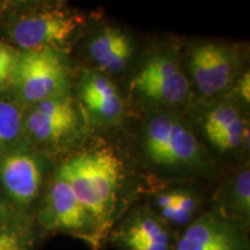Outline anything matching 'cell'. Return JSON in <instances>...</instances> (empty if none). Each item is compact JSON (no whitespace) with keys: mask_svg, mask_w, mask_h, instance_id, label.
Segmentation results:
<instances>
[{"mask_svg":"<svg viewBox=\"0 0 250 250\" xmlns=\"http://www.w3.org/2000/svg\"><path fill=\"white\" fill-rule=\"evenodd\" d=\"M55 170L70 184L105 240L118 219L136 204L137 188L129 169L110 146L95 145L72 153Z\"/></svg>","mask_w":250,"mask_h":250,"instance_id":"1","label":"cell"},{"mask_svg":"<svg viewBox=\"0 0 250 250\" xmlns=\"http://www.w3.org/2000/svg\"><path fill=\"white\" fill-rule=\"evenodd\" d=\"M138 149L145 165L161 177H204L214 167L208 148L179 112L145 115L138 132Z\"/></svg>","mask_w":250,"mask_h":250,"instance_id":"2","label":"cell"},{"mask_svg":"<svg viewBox=\"0 0 250 250\" xmlns=\"http://www.w3.org/2000/svg\"><path fill=\"white\" fill-rule=\"evenodd\" d=\"M191 93L181 50L171 43L151 46L140 58L129 81L131 102L144 116L160 111L181 114L189 104Z\"/></svg>","mask_w":250,"mask_h":250,"instance_id":"3","label":"cell"},{"mask_svg":"<svg viewBox=\"0 0 250 250\" xmlns=\"http://www.w3.org/2000/svg\"><path fill=\"white\" fill-rule=\"evenodd\" d=\"M86 21L83 14L61 2L19 9L6 22L5 34L19 51L56 50L66 54Z\"/></svg>","mask_w":250,"mask_h":250,"instance_id":"4","label":"cell"},{"mask_svg":"<svg viewBox=\"0 0 250 250\" xmlns=\"http://www.w3.org/2000/svg\"><path fill=\"white\" fill-rule=\"evenodd\" d=\"M188 80L199 101L229 92L236 78L246 70V51L227 41H196L181 51Z\"/></svg>","mask_w":250,"mask_h":250,"instance_id":"5","label":"cell"},{"mask_svg":"<svg viewBox=\"0 0 250 250\" xmlns=\"http://www.w3.org/2000/svg\"><path fill=\"white\" fill-rule=\"evenodd\" d=\"M34 223L45 234H65L100 250L107 242L92 214L81 204L66 181L54 169Z\"/></svg>","mask_w":250,"mask_h":250,"instance_id":"6","label":"cell"},{"mask_svg":"<svg viewBox=\"0 0 250 250\" xmlns=\"http://www.w3.org/2000/svg\"><path fill=\"white\" fill-rule=\"evenodd\" d=\"M42 151L17 145L0 153V190L21 217L34 220L49 179V161Z\"/></svg>","mask_w":250,"mask_h":250,"instance_id":"7","label":"cell"},{"mask_svg":"<svg viewBox=\"0 0 250 250\" xmlns=\"http://www.w3.org/2000/svg\"><path fill=\"white\" fill-rule=\"evenodd\" d=\"M86 121L71 92L28 107L23 122V139L36 149H70L85 134Z\"/></svg>","mask_w":250,"mask_h":250,"instance_id":"8","label":"cell"},{"mask_svg":"<svg viewBox=\"0 0 250 250\" xmlns=\"http://www.w3.org/2000/svg\"><path fill=\"white\" fill-rule=\"evenodd\" d=\"M7 87L9 95L26 108L71 92L66 54L56 50L20 51Z\"/></svg>","mask_w":250,"mask_h":250,"instance_id":"9","label":"cell"},{"mask_svg":"<svg viewBox=\"0 0 250 250\" xmlns=\"http://www.w3.org/2000/svg\"><path fill=\"white\" fill-rule=\"evenodd\" d=\"M177 237L146 203H136L111 227L107 242L118 250H175Z\"/></svg>","mask_w":250,"mask_h":250,"instance_id":"10","label":"cell"},{"mask_svg":"<svg viewBox=\"0 0 250 250\" xmlns=\"http://www.w3.org/2000/svg\"><path fill=\"white\" fill-rule=\"evenodd\" d=\"M250 225L206 210L177 237L175 250H250Z\"/></svg>","mask_w":250,"mask_h":250,"instance_id":"11","label":"cell"},{"mask_svg":"<svg viewBox=\"0 0 250 250\" xmlns=\"http://www.w3.org/2000/svg\"><path fill=\"white\" fill-rule=\"evenodd\" d=\"M79 100L90 120L103 126L120 124L126 111L123 94L110 77L95 68L80 76Z\"/></svg>","mask_w":250,"mask_h":250,"instance_id":"12","label":"cell"},{"mask_svg":"<svg viewBox=\"0 0 250 250\" xmlns=\"http://www.w3.org/2000/svg\"><path fill=\"white\" fill-rule=\"evenodd\" d=\"M145 203L179 235L208 208V203L198 190L184 184L153 189Z\"/></svg>","mask_w":250,"mask_h":250,"instance_id":"13","label":"cell"},{"mask_svg":"<svg viewBox=\"0 0 250 250\" xmlns=\"http://www.w3.org/2000/svg\"><path fill=\"white\" fill-rule=\"evenodd\" d=\"M134 50L132 35L116 26L102 27L87 42V54L95 70L110 78L124 73L130 67Z\"/></svg>","mask_w":250,"mask_h":250,"instance_id":"14","label":"cell"},{"mask_svg":"<svg viewBox=\"0 0 250 250\" xmlns=\"http://www.w3.org/2000/svg\"><path fill=\"white\" fill-rule=\"evenodd\" d=\"M211 210L234 220L250 225V168L249 164L237 168L229 180L208 204Z\"/></svg>","mask_w":250,"mask_h":250,"instance_id":"15","label":"cell"},{"mask_svg":"<svg viewBox=\"0 0 250 250\" xmlns=\"http://www.w3.org/2000/svg\"><path fill=\"white\" fill-rule=\"evenodd\" d=\"M197 123L204 139L210 144L219 133L246 118V108L229 93L198 101Z\"/></svg>","mask_w":250,"mask_h":250,"instance_id":"16","label":"cell"},{"mask_svg":"<svg viewBox=\"0 0 250 250\" xmlns=\"http://www.w3.org/2000/svg\"><path fill=\"white\" fill-rule=\"evenodd\" d=\"M27 108L11 95L0 96V153L23 139V122Z\"/></svg>","mask_w":250,"mask_h":250,"instance_id":"17","label":"cell"},{"mask_svg":"<svg viewBox=\"0 0 250 250\" xmlns=\"http://www.w3.org/2000/svg\"><path fill=\"white\" fill-rule=\"evenodd\" d=\"M39 230L29 219L0 224V250H35Z\"/></svg>","mask_w":250,"mask_h":250,"instance_id":"18","label":"cell"},{"mask_svg":"<svg viewBox=\"0 0 250 250\" xmlns=\"http://www.w3.org/2000/svg\"><path fill=\"white\" fill-rule=\"evenodd\" d=\"M20 51L0 41V87H7L17 65Z\"/></svg>","mask_w":250,"mask_h":250,"instance_id":"19","label":"cell"},{"mask_svg":"<svg viewBox=\"0 0 250 250\" xmlns=\"http://www.w3.org/2000/svg\"><path fill=\"white\" fill-rule=\"evenodd\" d=\"M230 95L236 100L240 104H242L245 108L249 107L250 103V72L248 68L236 78L234 81L233 86L230 87L229 92Z\"/></svg>","mask_w":250,"mask_h":250,"instance_id":"20","label":"cell"},{"mask_svg":"<svg viewBox=\"0 0 250 250\" xmlns=\"http://www.w3.org/2000/svg\"><path fill=\"white\" fill-rule=\"evenodd\" d=\"M19 219H26L21 215H19L8 203L6 202L4 195H2L1 190H0V224L1 223H9V221H15ZM34 221V220H33Z\"/></svg>","mask_w":250,"mask_h":250,"instance_id":"21","label":"cell"},{"mask_svg":"<svg viewBox=\"0 0 250 250\" xmlns=\"http://www.w3.org/2000/svg\"><path fill=\"white\" fill-rule=\"evenodd\" d=\"M5 7H6V4H5V2H1V1H0V13H1L2 9H4Z\"/></svg>","mask_w":250,"mask_h":250,"instance_id":"22","label":"cell"}]
</instances>
